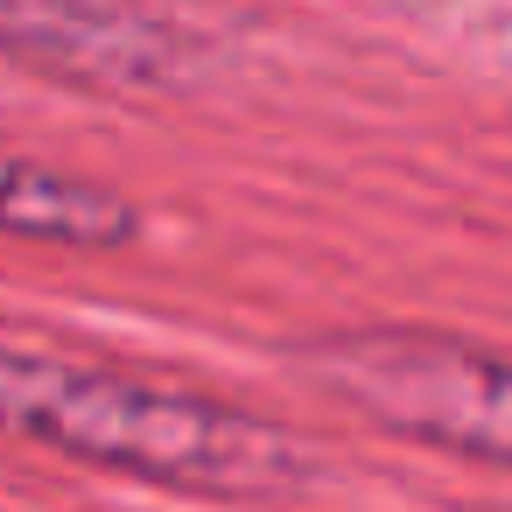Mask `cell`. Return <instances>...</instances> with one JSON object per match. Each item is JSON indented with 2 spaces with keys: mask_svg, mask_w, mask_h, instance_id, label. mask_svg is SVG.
I'll return each instance as SVG.
<instances>
[{
  "mask_svg": "<svg viewBox=\"0 0 512 512\" xmlns=\"http://www.w3.org/2000/svg\"><path fill=\"white\" fill-rule=\"evenodd\" d=\"M0 435L190 498H274L309 477L281 421L43 344H0Z\"/></svg>",
  "mask_w": 512,
  "mask_h": 512,
  "instance_id": "obj_1",
  "label": "cell"
},
{
  "mask_svg": "<svg viewBox=\"0 0 512 512\" xmlns=\"http://www.w3.org/2000/svg\"><path fill=\"white\" fill-rule=\"evenodd\" d=\"M309 372L365 421L512 470V358L435 330H344L309 344Z\"/></svg>",
  "mask_w": 512,
  "mask_h": 512,
  "instance_id": "obj_2",
  "label": "cell"
},
{
  "mask_svg": "<svg viewBox=\"0 0 512 512\" xmlns=\"http://www.w3.org/2000/svg\"><path fill=\"white\" fill-rule=\"evenodd\" d=\"M218 50L190 0H0V57L78 92H176Z\"/></svg>",
  "mask_w": 512,
  "mask_h": 512,
  "instance_id": "obj_3",
  "label": "cell"
},
{
  "mask_svg": "<svg viewBox=\"0 0 512 512\" xmlns=\"http://www.w3.org/2000/svg\"><path fill=\"white\" fill-rule=\"evenodd\" d=\"M0 239L113 253V246L141 239V211H134V197H120L99 176H78V169L0 148Z\"/></svg>",
  "mask_w": 512,
  "mask_h": 512,
  "instance_id": "obj_4",
  "label": "cell"
}]
</instances>
